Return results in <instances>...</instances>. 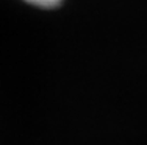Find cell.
Masks as SVG:
<instances>
[{
	"label": "cell",
	"mask_w": 147,
	"mask_h": 145,
	"mask_svg": "<svg viewBox=\"0 0 147 145\" xmlns=\"http://www.w3.org/2000/svg\"><path fill=\"white\" fill-rule=\"evenodd\" d=\"M27 2L33 3V5H38V6H42V8H53L61 0H27Z\"/></svg>",
	"instance_id": "obj_1"
}]
</instances>
